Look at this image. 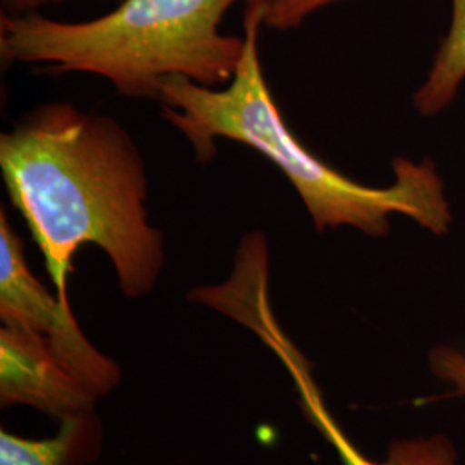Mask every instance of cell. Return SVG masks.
Instances as JSON below:
<instances>
[{"mask_svg": "<svg viewBox=\"0 0 465 465\" xmlns=\"http://www.w3.org/2000/svg\"><path fill=\"white\" fill-rule=\"evenodd\" d=\"M0 169L61 299L69 302L71 261L84 245L105 252L126 297L155 288L164 238L145 211V163L114 119L44 105L2 134Z\"/></svg>", "mask_w": 465, "mask_h": 465, "instance_id": "cell-1", "label": "cell"}, {"mask_svg": "<svg viewBox=\"0 0 465 465\" xmlns=\"http://www.w3.org/2000/svg\"><path fill=\"white\" fill-rule=\"evenodd\" d=\"M259 17L243 15V55L224 90L171 76L161 84L163 114L193 145L200 163L216 155L217 138L261 152L293 184L317 232L350 226L369 236L390 232L403 216L432 234L453 223L445 182L431 159H393V183L367 186L328 166L288 128L272 99L259 59Z\"/></svg>", "mask_w": 465, "mask_h": 465, "instance_id": "cell-2", "label": "cell"}, {"mask_svg": "<svg viewBox=\"0 0 465 465\" xmlns=\"http://www.w3.org/2000/svg\"><path fill=\"white\" fill-rule=\"evenodd\" d=\"M234 2L123 0L113 13L84 23L35 11L2 16L0 52L9 63L92 73L126 97L159 100L171 76L211 88L232 82L245 40L221 34L219 26Z\"/></svg>", "mask_w": 465, "mask_h": 465, "instance_id": "cell-3", "label": "cell"}, {"mask_svg": "<svg viewBox=\"0 0 465 465\" xmlns=\"http://www.w3.org/2000/svg\"><path fill=\"white\" fill-rule=\"evenodd\" d=\"M0 319L7 328L44 338L95 399L109 395L121 381V369L90 343L69 302L35 278L25 257V245L4 211L0 214Z\"/></svg>", "mask_w": 465, "mask_h": 465, "instance_id": "cell-4", "label": "cell"}, {"mask_svg": "<svg viewBox=\"0 0 465 465\" xmlns=\"http://www.w3.org/2000/svg\"><path fill=\"white\" fill-rule=\"evenodd\" d=\"M0 401L30 405L64 420L94 416L95 395L34 332L0 330Z\"/></svg>", "mask_w": 465, "mask_h": 465, "instance_id": "cell-5", "label": "cell"}, {"mask_svg": "<svg viewBox=\"0 0 465 465\" xmlns=\"http://www.w3.org/2000/svg\"><path fill=\"white\" fill-rule=\"evenodd\" d=\"M259 338L286 367L295 390L299 391L300 407L303 414L331 445L341 465H457V449L453 441L443 434L399 438L390 443L384 460L376 462L369 459L350 441L349 436L330 414L307 359L284 334L280 322L274 321L266 324L259 332Z\"/></svg>", "mask_w": 465, "mask_h": 465, "instance_id": "cell-6", "label": "cell"}, {"mask_svg": "<svg viewBox=\"0 0 465 465\" xmlns=\"http://www.w3.org/2000/svg\"><path fill=\"white\" fill-rule=\"evenodd\" d=\"M465 82V0H451V21L432 57L426 80L414 94V107L422 117L441 114L457 99Z\"/></svg>", "mask_w": 465, "mask_h": 465, "instance_id": "cell-7", "label": "cell"}, {"mask_svg": "<svg viewBox=\"0 0 465 465\" xmlns=\"http://www.w3.org/2000/svg\"><path fill=\"white\" fill-rule=\"evenodd\" d=\"M92 417L64 420L61 432L50 440L0 432V465H69L73 451L90 453L82 443L92 440Z\"/></svg>", "mask_w": 465, "mask_h": 465, "instance_id": "cell-8", "label": "cell"}, {"mask_svg": "<svg viewBox=\"0 0 465 465\" xmlns=\"http://www.w3.org/2000/svg\"><path fill=\"white\" fill-rule=\"evenodd\" d=\"M245 16L259 17L262 26L292 30L300 26L312 13L336 0H242Z\"/></svg>", "mask_w": 465, "mask_h": 465, "instance_id": "cell-9", "label": "cell"}, {"mask_svg": "<svg viewBox=\"0 0 465 465\" xmlns=\"http://www.w3.org/2000/svg\"><path fill=\"white\" fill-rule=\"evenodd\" d=\"M430 369L440 381L451 386L449 397L465 399V353L449 345H436L430 351Z\"/></svg>", "mask_w": 465, "mask_h": 465, "instance_id": "cell-10", "label": "cell"}, {"mask_svg": "<svg viewBox=\"0 0 465 465\" xmlns=\"http://www.w3.org/2000/svg\"><path fill=\"white\" fill-rule=\"evenodd\" d=\"M63 0H2V5L11 13V15H26L34 13L36 7H42L45 4H57Z\"/></svg>", "mask_w": 465, "mask_h": 465, "instance_id": "cell-11", "label": "cell"}]
</instances>
